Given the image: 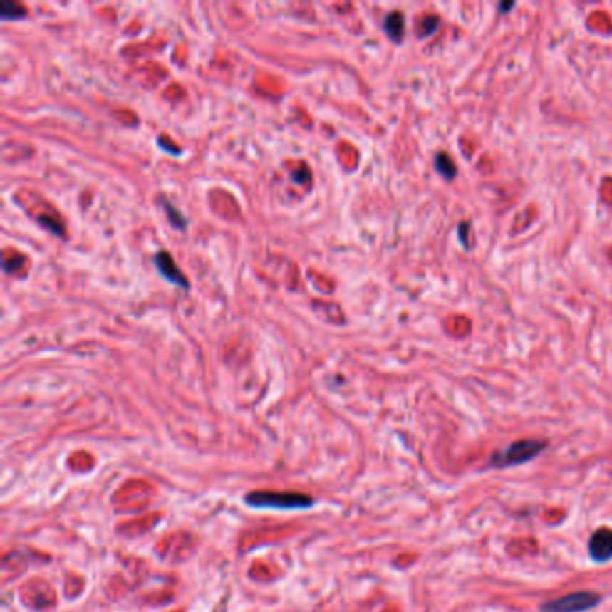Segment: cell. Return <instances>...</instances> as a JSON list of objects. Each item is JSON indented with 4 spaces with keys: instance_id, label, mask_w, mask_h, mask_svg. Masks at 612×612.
<instances>
[{
    "instance_id": "cell-2",
    "label": "cell",
    "mask_w": 612,
    "mask_h": 612,
    "mask_svg": "<svg viewBox=\"0 0 612 612\" xmlns=\"http://www.w3.org/2000/svg\"><path fill=\"white\" fill-rule=\"evenodd\" d=\"M544 447H546V442L534 440V438L514 442V444L508 445L504 451H501L499 455L494 456L492 463L497 467L519 465V463L530 462V460L535 458V456H537Z\"/></svg>"
},
{
    "instance_id": "cell-8",
    "label": "cell",
    "mask_w": 612,
    "mask_h": 612,
    "mask_svg": "<svg viewBox=\"0 0 612 612\" xmlns=\"http://www.w3.org/2000/svg\"><path fill=\"white\" fill-rule=\"evenodd\" d=\"M11 13H19L20 16H24L26 15V11H24L22 8H20L19 4H13V2H4V4H2V8H0V15H2V19H13V15Z\"/></svg>"
},
{
    "instance_id": "cell-7",
    "label": "cell",
    "mask_w": 612,
    "mask_h": 612,
    "mask_svg": "<svg viewBox=\"0 0 612 612\" xmlns=\"http://www.w3.org/2000/svg\"><path fill=\"white\" fill-rule=\"evenodd\" d=\"M437 169H438V172H440V175L445 176V178H452V176H455V171H456L455 164H452V162L447 158V155H444V153H440L437 157Z\"/></svg>"
},
{
    "instance_id": "cell-4",
    "label": "cell",
    "mask_w": 612,
    "mask_h": 612,
    "mask_svg": "<svg viewBox=\"0 0 612 612\" xmlns=\"http://www.w3.org/2000/svg\"><path fill=\"white\" fill-rule=\"evenodd\" d=\"M589 553L596 562H607L612 559V530L600 528L591 535Z\"/></svg>"
},
{
    "instance_id": "cell-3",
    "label": "cell",
    "mask_w": 612,
    "mask_h": 612,
    "mask_svg": "<svg viewBox=\"0 0 612 612\" xmlns=\"http://www.w3.org/2000/svg\"><path fill=\"white\" fill-rule=\"evenodd\" d=\"M600 603V596L594 593H573L548 601L541 607L542 612H586Z\"/></svg>"
},
{
    "instance_id": "cell-9",
    "label": "cell",
    "mask_w": 612,
    "mask_h": 612,
    "mask_svg": "<svg viewBox=\"0 0 612 612\" xmlns=\"http://www.w3.org/2000/svg\"><path fill=\"white\" fill-rule=\"evenodd\" d=\"M438 26V19H435V16H427V19H424V22H422V29L426 27V31H424V36H427V34H431L435 31V27Z\"/></svg>"
},
{
    "instance_id": "cell-5",
    "label": "cell",
    "mask_w": 612,
    "mask_h": 612,
    "mask_svg": "<svg viewBox=\"0 0 612 612\" xmlns=\"http://www.w3.org/2000/svg\"><path fill=\"white\" fill-rule=\"evenodd\" d=\"M155 262H157V268L160 269V273L169 282L182 286V288H189V280L182 275L180 268L176 266V262L172 261L167 251H160V254L155 255Z\"/></svg>"
},
{
    "instance_id": "cell-1",
    "label": "cell",
    "mask_w": 612,
    "mask_h": 612,
    "mask_svg": "<svg viewBox=\"0 0 612 612\" xmlns=\"http://www.w3.org/2000/svg\"><path fill=\"white\" fill-rule=\"evenodd\" d=\"M244 501L254 508H276V510H304L314 504V499L307 494L279 492V490L250 492Z\"/></svg>"
},
{
    "instance_id": "cell-6",
    "label": "cell",
    "mask_w": 612,
    "mask_h": 612,
    "mask_svg": "<svg viewBox=\"0 0 612 612\" xmlns=\"http://www.w3.org/2000/svg\"><path fill=\"white\" fill-rule=\"evenodd\" d=\"M385 31H386V34H388V36L392 38L393 41H400V40H403V34H404V16H403V13H399V11L390 13V15L385 19Z\"/></svg>"
}]
</instances>
